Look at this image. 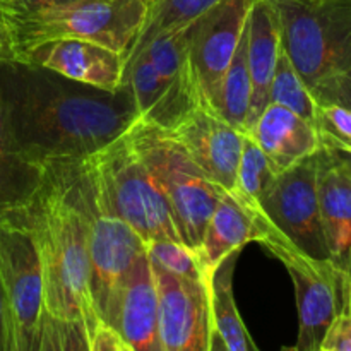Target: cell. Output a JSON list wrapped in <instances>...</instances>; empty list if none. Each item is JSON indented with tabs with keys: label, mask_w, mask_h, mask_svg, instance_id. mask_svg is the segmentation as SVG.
Returning a JSON list of instances; mask_svg holds the SVG:
<instances>
[{
	"label": "cell",
	"mask_w": 351,
	"mask_h": 351,
	"mask_svg": "<svg viewBox=\"0 0 351 351\" xmlns=\"http://www.w3.org/2000/svg\"><path fill=\"white\" fill-rule=\"evenodd\" d=\"M0 98L17 144L41 167L93 156L139 120L129 86L106 91L19 60L0 65Z\"/></svg>",
	"instance_id": "obj_1"
},
{
	"label": "cell",
	"mask_w": 351,
	"mask_h": 351,
	"mask_svg": "<svg viewBox=\"0 0 351 351\" xmlns=\"http://www.w3.org/2000/svg\"><path fill=\"white\" fill-rule=\"evenodd\" d=\"M19 219V218H17ZM36 242L45 311L58 321L98 324L89 293V173L84 160L53 161L21 216Z\"/></svg>",
	"instance_id": "obj_2"
},
{
	"label": "cell",
	"mask_w": 351,
	"mask_h": 351,
	"mask_svg": "<svg viewBox=\"0 0 351 351\" xmlns=\"http://www.w3.org/2000/svg\"><path fill=\"white\" fill-rule=\"evenodd\" d=\"M144 0H72L40 12L0 17L12 60L29 48L57 38L101 43L127 58L146 17Z\"/></svg>",
	"instance_id": "obj_3"
},
{
	"label": "cell",
	"mask_w": 351,
	"mask_h": 351,
	"mask_svg": "<svg viewBox=\"0 0 351 351\" xmlns=\"http://www.w3.org/2000/svg\"><path fill=\"white\" fill-rule=\"evenodd\" d=\"M125 136L163 191L182 243L197 252L209 218L225 191L202 173L167 130L139 119Z\"/></svg>",
	"instance_id": "obj_4"
},
{
	"label": "cell",
	"mask_w": 351,
	"mask_h": 351,
	"mask_svg": "<svg viewBox=\"0 0 351 351\" xmlns=\"http://www.w3.org/2000/svg\"><path fill=\"white\" fill-rule=\"evenodd\" d=\"M99 201L117 218L130 226L143 242H182L170 204L129 139L122 137L84 158Z\"/></svg>",
	"instance_id": "obj_5"
},
{
	"label": "cell",
	"mask_w": 351,
	"mask_h": 351,
	"mask_svg": "<svg viewBox=\"0 0 351 351\" xmlns=\"http://www.w3.org/2000/svg\"><path fill=\"white\" fill-rule=\"evenodd\" d=\"M281 48L308 89L351 69V0H271Z\"/></svg>",
	"instance_id": "obj_6"
},
{
	"label": "cell",
	"mask_w": 351,
	"mask_h": 351,
	"mask_svg": "<svg viewBox=\"0 0 351 351\" xmlns=\"http://www.w3.org/2000/svg\"><path fill=\"white\" fill-rule=\"evenodd\" d=\"M0 280L9 315L12 351H40L45 287L40 252L23 219L0 221Z\"/></svg>",
	"instance_id": "obj_7"
},
{
	"label": "cell",
	"mask_w": 351,
	"mask_h": 351,
	"mask_svg": "<svg viewBox=\"0 0 351 351\" xmlns=\"http://www.w3.org/2000/svg\"><path fill=\"white\" fill-rule=\"evenodd\" d=\"M287 266L298 308L297 351H319L332 324L351 312V287L331 263H317L295 249L281 233L264 243Z\"/></svg>",
	"instance_id": "obj_8"
},
{
	"label": "cell",
	"mask_w": 351,
	"mask_h": 351,
	"mask_svg": "<svg viewBox=\"0 0 351 351\" xmlns=\"http://www.w3.org/2000/svg\"><path fill=\"white\" fill-rule=\"evenodd\" d=\"M257 206L304 256L317 263H331L319 208L317 151L278 173Z\"/></svg>",
	"instance_id": "obj_9"
},
{
	"label": "cell",
	"mask_w": 351,
	"mask_h": 351,
	"mask_svg": "<svg viewBox=\"0 0 351 351\" xmlns=\"http://www.w3.org/2000/svg\"><path fill=\"white\" fill-rule=\"evenodd\" d=\"M252 3L254 0H221L187 27V67L199 101L206 108L213 110Z\"/></svg>",
	"instance_id": "obj_10"
},
{
	"label": "cell",
	"mask_w": 351,
	"mask_h": 351,
	"mask_svg": "<svg viewBox=\"0 0 351 351\" xmlns=\"http://www.w3.org/2000/svg\"><path fill=\"white\" fill-rule=\"evenodd\" d=\"M146 250L143 239L103 206L89 175V293L99 322Z\"/></svg>",
	"instance_id": "obj_11"
},
{
	"label": "cell",
	"mask_w": 351,
	"mask_h": 351,
	"mask_svg": "<svg viewBox=\"0 0 351 351\" xmlns=\"http://www.w3.org/2000/svg\"><path fill=\"white\" fill-rule=\"evenodd\" d=\"M151 263V261H149ZM158 290L163 351H208L213 331L209 280L173 276L151 263Z\"/></svg>",
	"instance_id": "obj_12"
},
{
	"label": "cell",
	"mask_w": 351,
	"mask_h": 351,
	"mask_svg": "<svg viewBox=\"0 0 351 351\" xmlns=\"http://www.w3.org/2000/svg\"><path fill=\"white\" fill-rule=\"evenodd\" d=\"M101 322L132 351H163L156 281L147 250L127 274Z\"/></svg>",
	"instance_id": "obj_13"
},
{
	"label": "cell",
	"mask_w": 351,
	"mask_h": 351,
	"mask_svg": "<svg viewBox=\"0 0 351 351\" xmlns=\"http://www.w3.org/2000/svg\"><path fill=\"white\" fill-rule=\"evenodd\" d=\"M167 132L184 147L209 180L226 192L235 189L243 132L202 105Z\"/></svg>",
	"instance_id": "obj_14"
},
{
	"label": "cell",
	"mask_w": 351,
	"mask_h": 351,
	"mask_svg": "<svg viewBox=\"0 0 351 351\" xmlns=\"http://www.w3.org/2000/svg\"><path fill=\"white\" fill-rule=\"evenodd\" d=\"M17 60L106 91L123 88L125 57L96 41L57 38L29 48Z\"/></svg>",
	"instance_id": "obj_15"
},
{
	"label": "cell",
	"mask_w": 351,
	"mask_h": 351,
	"mask_svg": "<svg viewBox=\"0 0 351 351\" xmlns=\"http://www.w3.org/2000/svg\"><path fill=\"white\" fill-rule=\"evenodd\" d=\"M123 84L132 93L139 119L161 130H173L201 105L189 67L175 79H165L144 53L125 65Z\"/></svg>",
	"instance_id": "obj_16"
},
{
	"label": "cell",
	"mask_w": 351,
	"mask_h": 351,
	"mask_svg": "<svg viewBox=\"0 0 351 351\" xmlns=\"http://www.w3.org/2000/svg\"><path fill=\"white\" fill-rule=\"evenodd\" d=\"M317 195L331 263L351 287V165L322 144L317 149Z\"/></svg>",
	"instance_id": "obj_17"
},
{
	"label": "cell",
	"mask_w": 351,
	"mask_h": 351,
	"mask_svg": "<svg viewBox=\"0 0 351 351\" xmlns=\"http://www.w3.org/2000/svg\"><path fill=\"white\" fill-rule=\"evenodd\" d=\"M276 233L278 230L257 206L249 204L235 197L232 192L225 191L209 218L202 242L195 254L204 273L211 276L226 257L240 252L245 243L259 242L264 245Z\"/></svg>",
	"instance_id": "obj_18"
},
{
	"label": "cell",
	"mask_w": 351,
	"mask_h": 351,
	"mask_svg": "<svg viewBox=\"0 0 351 351\" xmlns=\"http://www.w3.org/2000/svg\"><path fill=\"white\" fill-rule=\"evenodd\" d=\"M247 65L250 75V106L245 132H250L269 103V88L280 53V24L271 0H254L247 16Z\"/></svg>",
	"instance_id": "obj_19"
},
{
	"label": "cell",
	"mask_w": 351,
	"mask_h": 351,
	"mask_svg": "<svg viewBox=\"0 0 351 351\" xmlns=\"http://www.w3.org/2000/svg\"><path fill=\"white\" fill-rule=\"evenodd\" d=\"M250 136L263 149L276 173L288 170L321 147L317 129L285 106L267 103Z\"/></svg>",
	"instance_id": "obj_20"
},
{
	"label": "cell",
	"mask_w": 351,
	"mask_h": 351,
	"mask_svg": "<svg viewBox=\"0 0 351 351\" xmlns=\"http://www.w3.org/2000/svg\"><path fill=\"white\" fill-rule=\"evenodd\" d=\"M45 180V167L17 144L0 98V221L17 219L31 206Z\"/></svg>",
	"instance_id": "obj_21"
},
{
	"label": "cell",
	"mask_w": 351,
	"mask_h": 351,
	"mask_svg": "<svg viewBox=\"0 0 351 351\" xmlns=\"http://www.w3.org/2000/svg\"><path fill=\"white\" fill-rule=\"evenodd\" d=\"M239 252L226 257L215 269L209 280V295H211L213 324L221 336L228 351H252L254 341L240 319L239 308L233 298L232 276L235 269Z\"/></svg>",
	"instance_id": "obj_22"
},
{
	"label": "cell",
	"mask_w": 351,
	"mask_h": 351,
	"mask_svg": "<svg viewBox=\"0 0 351 351\" xmlns=\"http://www.w3.org/2000/svg\"><path fill=\"white\" fill-rule=\"evenodd\" d=\"M221 0H158L146 10L143 27L125 58V65L137 57L154 38L191 26L206 10Z\"/></svg>",
	"instance_id": "obj_23"
},
{
	"label": "cell",
	"mask_w": 351,
	"mask_h": 351,
	"mask_svg": "<svg viewBox=\"0 0 351 351\" xmlns=\"http://www.w3.org/2000/svg\"><path fill=\"white\" fill-rule=\"evenodd\" d=\"M247 24V23H245ZM250 106V75L247 65V26L243 27L239 48L226 69L219 84L218 96L213 105L219 119L228 122L240 132H245V120Z\"/></svg>",
	"instance_id": "obj_24"
},
{
	"label": "cell",
	"mask_w": 351,
	"mask_h": 351,
	"mask_svg": "<svg viewBox=\"0 0 351 351\" xmlns=\"http://www.w3.org/2000/svg\"><path fill=\"white\" fill-rule=\"evenodd\" d=\"M269 103L291 110L315 127L317 101L312 96L311 89L302 81L298 72L295 71L283 48H280V53H278L276 67H274L269 88Z\"/></svg>",
	"instance_id": "obj_25"
},
{
	"label": "cell",
	"mask_w": 351,
	"mask_h": 351,
	"mask_svg": "<svg viewBox=\"0 0 351 351\" xmlns=\"http://www.w3.org/2000/svg\"><path fill=\"white\" fill-rule=\"evenodd\" d=\"M276 175L278 173L273 170L269 160L263 153V149L257 146L254 137L243 132L242 154H240L235 189L232 191V194L242 201L249 202V204L257 206L261 195L267 191Z\"/></svg>",
	"instance_id": "obj_26"
},
{
	"label": "cell",
	"mask_w": 351,
	"mask_h": 351,
	"mask_svg": "<svg viewBox=\"0 0 351 351\" xmlns=\"http://www.w3.org/2000/svg\"><path fill=\"white\" fill-rule=\"evenodd\" d=\"M147 257L151 263L160 266L173 276L185 280H206L211 278L204 273L197 254L182 242L175 240H158L147 243Z\"/></svg>",
	"instance_id": "obj_27"
},
{
	"label": "cell",
	"mask_w": 351,
	"mask_h": 351,
	"mask_svg": "<svg viewBox=\"0 0 351 351\" xmlns=\"http://www.w3.org/2000/svg\"><path fill=\"white\" fill-rule=\"evenodd\" d=\"M315 129L322 146L351 156V112L332 103H317Z\"/></svg>",
	"instance_id": "obj_28"
},
{
	"label": "cell",
	"mask_w": 351,
	"mask_h": 351,
	"mask_svg": "<svg viewBox=\"0 0 351 351\" xmlns=\"http://www.w3.org/2000/svg\"><path fill=\"white\" fill-rule=\"evenodd\" d=\"M311 93L317 103H332L351 112V69L324 79Z\"/></svg>",
	"instance_id": "obj_29"
},
{
	"label": "cell",
	"mask_w": 351,
	"mask_h": 351,
	"mask_svg": "<svg viewBox=\"0 0 351 351\" xmlns=\"http://www.w3.org/2000/svg\"><path fill=\"white\" fill-rule=\"evenodd\" d=\"M58 321V319H57ZM62 351H93L91 326L86 321H58Z\"/></svg>",
	"instance_id": "obj_30"
},
{
	"label": "cell",
	"mask_w": 351,
	"mask_h": 351,
	"mask_svg": "<svg viewBox=\"0 0 351 351\" xmlns=\"http://www.w3.org/2000/svg\"><path fill=\"white\" fill-rule=\"evenodd\" d=\"M322 348L328 351H351V312H343L326 336Z\"/></svg>",
	"instance_id": "obj_31"
},
{
	"label": "cell",
	"mask_w": 351,
	"mask_h": 351,
	"mask_svg": "<svg viewBox=\"0 0 351 351\" xmlns=\"http://www.w3.org/2000/svg\"><path fill=\"white\" fill-rule=\"evenodd\" d=\"M72 0H0V17L24 16L62 5Z\"/></svg>",
	"instance_id": "obj_32"
},
{
	"label": "cell",
	"mask_w": 351,
	"mask_h": 351,
	"mask_svg": "<svg viewBox=\"0 0 351 351\" xmlns=\"http://www.w3.org/2000/svg\"><path fill=\"white\" fill-rule=\"evenodd\" d=\"M91 348L93 351H132L103 322H98L91 331Z\"/></svg>",
	"instance_id": "obj_33"
},
{
	"label": "cell",
	"mask_w": 351,
	"mask_h": 351,
	"mask_svg": "<svg viewBox=\"0 0 351 351\" xmlns=\"http://www.w3.org/2000/svg\"><path fill=\"white\" fill-rule=\"evenodd\" d=\"M40 351H62L60 345V329L58 321L50 314H45L43 321V336H41Z\"/></svg>",
	"instance_id": "obj_34"
},
{
	"label": "cell",
	"mask_w": 351,
	"mask_h": 351,
	"mask_svg": "<svg viewBox=\"0 0 351 351\" xmlns=\"http://www.w3.org/2000/svg\"><path fill=\"white\" fill-rule=\"evenodd\" d=\"M0 351H12V348H10L9 315H7L5 295H3L2 280H0Z\"/></svg>",
	"instance_id": "obj_35"
},
{
	"label": "cell",
	"mask_w": 351,
	"mask_h": 351,
	"mask_svg": "<svg viewBox=\"0 0 351 351\" xmlns=\"http://www.w3.org/2000/svg\"><path fill=\"white\" fill-rule=\"evenodd\" d=\"M7 60H12V50H10L9 38L3 29V24L0 23V65Z\"/></svg>",
	"instance_id": "obj_36"
},
{
	"label": "cell",
	"mask_w": 351,
	"mask_h": 351,
	"mask_svg": "<svg viewBox=\"0 0 351 351\" xmlns=\"http://www.w3.org/2000/svg\"><path fill=\"white\" fill-rule=\"evenodd\" d=\"M208 351H228V350H226L225 343H223L221 336H219L218 331L215 329V324H213L211 339H209V350Z\"/></svg>",
	"instance_id": "obj_37"
},
{
	"label": "cell",
	"mask_w": 351,
	"mask_h": 351,
	"mask_svg": "<svg viewBox=\"0 0 351 351\" xmlns=\"http://www.w3.org/2000/svg\"><path fill=\"white\" fill-rule=\"evenodd\" d=\"M144 2H146V5H147V9H149L151 5H154V3L158 2V0H144Z\"/></svg>",
	"instance_id": "obj_38"
},
{
	"label": "cell",
	"mask_w": 351,
	"mask_h": 351,
	"mask_svg": "<svg viewBox=\"0 0 351 351\" xmlns=\"http://www.w3.org/2000/svg\"><path fill=\"white\" fill-rule=\"evenodd\" d=\"M281 351H297L295 346H285V348H281Z\"/></svg>",
	"instance_id": "obj_39"
},
{
	"label": "cell",
	"mask_w": 351,
	"mask_h": 351,
	"mask_svg": "<svg viewBox=\"0 0 351 351\" xmlns=\"http://www.w3.org/2000/svg\"><path fill=\"white\" fill-rule=\"evenodd\" d=\"M252 351H261L259 348H257V346L256 345H254V348H252Z\"/></svg>",
	"instance_id": "obj_40"
},
{
	"label": "cell",
	"mask_w": 351,
	"mask_h": 351,
	"mask_svg": "<svg viewBox=\"0 0 351 351\" xmlns=\"http://www.w3.org/2000/svg\"><path fill=\"white\" fill-rule=\"evenodd\" d=\"M319 351H328V350H324V348H321V350H319Z\"/></svg>",
	"instance_id": "obj_41"
}]
</instances>
